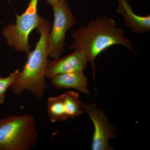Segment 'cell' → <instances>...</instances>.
I'll return each instance as SVG.
<instances>
[{
  "label": "cell",
  "mask_w": 150,
  "mask_h": 150,
  "mask_svg": "<svg viewBox=\"0 0 150 150\" xmlns=\"http://www.w3.org/2000/svg\"><path fill=\"white\" fill-rule=\"evenodd\" d=\"M72 36L73 43L70 49L84 53L91 65L94 78L96 59L107 48L121 45L137 54L131 40L125 36L123 29L117 26L114 19L105 16L98 17L81 26L73 33Z\"/></svg>",
  "instance_id": "6da1fadb"
},
{
  "label": "cell",
  "mask_w": 150,
  "mask_h": 150,
  "mask_svg": "<svg viewBox=\"0 0 150 150\" xmlns=\"http://www.w3.org/2000/svg\"><path fill=\"white\" fill-rule=\"evenodd\" d=\"M51 26L50 22L42 18L36 28L39 40L35 48L27 54L25 64L10 87L14 95L19 96L27 91L37 99L44 97L47 87L45 71L49 62L47 39Z\"/></svg>",
  "instance_id": "7a4b0ae2"
},
{
  "label": "cell",
  "mask_w": 150,
  "mask_h": 150,
  "mask_svg": "<svg viewBox=\"0 0 150 150\" xmlns=\"http://www.w3.org/2000/svg\"><path fill=\"white\" fill-rule=\"evenodd\" d=\"M38 138L31 114L10 115L0 118V150H30Z\"/></svg>",
  "instance_id": "3957f363"
},
{
  "label": "cell",
  "mask_w": 150,
  "mask_h": 150,
  "mask_svg": "<svg viewBox=\"0 0 150 150\" xmlns=\"http://www.w3.org/2000/svg\"><path fill=\"white\" fill-rule=\"evenodd\" d=\"M39 0H30L27 8L21 15L16 14L15 23L7 24L1 33L8 46L17 52L28 54L30 51V34L36 29L42 19L38 15Z\"/></svg>",
  "instance_id": "277c9868"
},
{
  "label": "cell",
  "mask_w": 150,
  "mask_h": 150,
  "mask_svg": "<svg viewBox=\"0 0 150 150\" xmlns=\"http://www.w3.org/2000/svg\"><path fill=\"white\" fill-rule=\"evenodd\" d=\"M54 20L47 39L48 57L60 58L65 47L67 33L76 23V19L66 0H59L53 5Z\"/></svg>",
  "instance_id": "5b68a950"
},
{
  "label": "cell",
  "mask_w": 150,
  "mask_h": 150,
  "mask_svg": "<svg viewBox=\"0 0 150 150\" xmlns=\"http://www.w3.org/2000/svg\"><path fill=\"white\" fill-rule=\"evenodd\" d=\"M83 110L89 116L94 127L91 144L92 150H111L109 140L117 136L115 126L111 125L102 108L91 103H83Z\"/></svg>",
  "instance_id": "8992f818"
},
{
  "label": "cell",
  "mask_w": 150,
  "mask_h": 150,
  "mask_svg": "<svg viewBox=\"0 0 150 150\" xmlns=\"http://www.w3.org/2000/svg\"><path fill=\"white\" fill-rule=\"evenodd\" d=\"M87 58L83 52L74 51L62 58L48 62L45 71L46 79H50L60 74L83 71L87 67Z\"/></svg>",
  "instance_id": "52a82bcc"
},
{
  "label": "cell",
  "mask_w": 150,
  "mask_h": 150,
  "mask_svg": "<svg viewBox=\"0 0 150 150\" xmlns=\"http://www.w3.org/2000/svg\"><path fill=\"white\" fill-rule=\"evenodd\" d=\"M116 11L123 16L125 24L132 32L137 34H145L150 30V15H138L134 12L127 0H118Z\"/></svg>",
  "instance_id": "ba28073f"
},
{
  "label": "cell",
  "mask_w": 150,
  "mask_h": 150,
  "mask_svg": "<svg viewBox=\"0 0 150 150\" xmlns=\"http://www.w3.org/2000/svg\"><path fill=\"white\" fill-rule=\"evenodd\" d=\"M50 79L51 84L56 89L74 88L83 93H89L88 80L83 71L60 74Z\"/></svg>",
  "instance_id": "9c48e42d"
},
{
  "label": "cell",
  "mask_w": 150,
  "mask_h": 150,
  "mask_svg": "<svg viewBox=\"0 0 150 150\" xmlns=\"http://www.w3.org/2000/svg\"><path fill=\"white\" fill-rule=\"evenodd\" d=\"M64 93L59 96L49 97L47 100L48 118L52 123L66 121L69 119L65 110Z\"/></svg>",
  "instance_id": "30bf717a"
},
{
  "label": "cell",
  "mask_w": 150,
  "mask_h": 150,
  "mask_svg": "<svg viewBox=\"0 0 150 150\" xmlns=\"http://www.w3.org/2000/svg\"><path fill=\"white\" fill-rule=\"evenodd\" d=\"M64 95L65 110L69 118L74 119L83 113L84 103L80 100L79 93L68 91Z\"/></svg>",
  "instance_id": "8fae6325"
},
{
  "label": "cell",
  "mask_w": 150,
  "mask_h": 150,
  "mask_svg": "<svg viewBox=\"0 0 150 150\" xmlns=\"http://www.w3.org/2000/svg\"><path fill=\"white\" fill-rule=\"evenodd\" d=\"M20 73L19 69H17L8 76L0 77V105L4 103L7 91L16 80Z\"/></svg>",
  "instance_id": "7c38bea8"
},
{
  "label": "cell",
  "mask_w": 150,
  "mask_h": 150,
  "mask_svg": "<svg viewBox=\"0 0 150 150\" xmlns=\"http://www.w3.org/2000/svg\"><path fill=\"white\" fill-rule=\"evenodd\" d=\"M46 1L50 5L52 6L53 4L56 2L58 1L59 0H46Z\"/></svg>",
  "instance_id": "4fadbf2b"
}]
</instances>
